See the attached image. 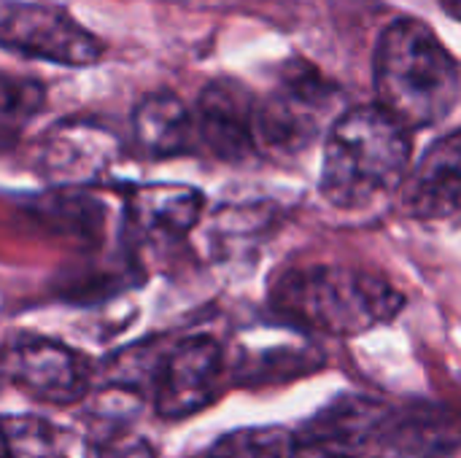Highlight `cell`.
Instances as JSON below:
<instances>
[{"label":"cell","instance_id":"5bb4252c","mask_svg":"<svg viewBox=\"0 0 461 458\" xmlns=\"http://www.w3.org/2000/svg\"><path fill=\"white\" fill-rule=\"evenodd\" d=\"M132 132L138 148L157 159L194 151L192 111L173 92L146 94L132 113Z\"/></svg>","mask_w":461,"mask_h":458},{"label":"cell","instance_id":"ffe728a7","mask_svg":"<svg viewBox=\"0 0 461 458\" xmlns=\"http://www.w3.org/2000/svg\"><path fill=\"white\" fill-rule=\"evenodd\" d=\"M443 5H446V11L451 13V16H459V0H440Z\"/></svg>","mask_w":461,"mask_h":458},{"label":"cell","instance_id":"d6986e66","mask_svg":"<svg viewBox=\"0 0 461 458\" xmlns=\"http://www.w3.org/2000/svg\"><path fill=\"white\" fill-rule=\"evenodd\" d=\"M289 435L281 429H240L211 443L197 458H286Z\"/></svg>","mask_w":461,"mask_h":458},{"label":"cell","instance_id":"52a82bcc","mask_svg":"<svg viewBox=\"0 0 461 458\" xmlns=\"http://www.w3.org/2000/svg\"><path fill=\"white\" fill-rule=\"evenodd\" d=\"M224 373V348L213 337L194 335L181 340L157 370V413L170 421L200 413L221 394Z\"/></svg>","mask_w":461,"mask_h":458},{"label":"cell","instance_id":"7a4b0ae2","mask_svg":"<svg viewBox=\"0 0 461 458\" xmlns=\"http://www.w3.org/2000/svg\"><path fill=\"white\" fill-rule=\"evenodd\" d=\"M411 157V132L386 111L378 105L348 108L327 138L321 194L343 211L367 208L402 186Z\"/></svg>","mask_w":461,"mask_h":458},{"label":"cell","instance_id":"7c38bea8","mask_svg":"<svg viewBox=\"0 0 461 458\" xmlns=\"http://www.w3.org/2000/svg\"><path fill=\"white\" fill-rule=\"evenodd\" d=\"M321 354L297 332H270L262 337H243L235 348L232 378L238 386H276L313 373Z\"/></svg>","mask_w":461,"mask_h":458},{"label":"cell","instance_id":"30bf717a","mask_svg":"<svg viewBox=\"0 0 461 458\" xmlns=\"http://www.w3.org/2000/svg\"><path fill=\"white\" fill-rule=\"evenodd\" d=\"M402 211L419 221H443L459 213L461 197V135L451 130L435 140L413 175L402 181Z\"/></svg>","mask_w":461,"mask_h":458},{"label":"cell","instance_id":"ba28073f","mask_svg":"<svg viewBox=\"0 0 461 458\" xmlns=\"http://www.w3.org/2000/svg\"><path fill=\"white\" fill-rule=\"evenodd\" d=\"M0 370L24 394L49 405H73L86 397L92 383V367L81 354L43 337H24L11 346Z\"/></svg>","mask_w":461,"mask_h":458},{"label":"cell","instance_id":"ac0fdd59","mask_svg":"<svg viewBox=\"0 0 461 458\" xmlns=\"http://www.w3.org/2000/svg\"><path fill=\"white\" fill-rule=\"evenodd\" d=\"M86 458H154V448L122 416L105 413L89 432Z\"/></svg>","mask_w":461,"mask_h":458},{"label":"cell","instance_id":"277c9868","mask_svg":"<svg viewBox=\"0 0 461 458\" xmlns=\"http://www.w3.org/2000/svg\"><path fill=\"white\" fill-rule=\"evenodd\" d=\"M338 86L311 62L289 59L265 100H257V148L300 154L321 132L338 103Z\"/></svg>","mask_w":461,"mask_h":458},{"label":"cell","instance_id":"9c48e42d","mask_svg":"<svg viewBox=\"0 0 461 458\" xmlns=\"http://www.w3.org/2000/svg\"><path fill=\"white\" fill-rule=\"evenodd\" d=\"M257 97L249 86L235 78L211 81L197 100L194 121V148L203 146L208 154L224 162H243L257 151L254 138Z\"/></svg>","mask_w":461,"mask_h":458},{"label":"cell","instance_id":"8992f818","mask_svg":"<svg viewBox=\"0 0 461 458\" xmlns=\"http://www.w3.org/2000/svg\"><path fill=\"white\" fill-rule=\"evenodd\" d=\"M392 424V410L370 397L343 394L289 432L286 458H359Z\"/></svg>","mask_w":461,"mask_h":458},{"label":"cell","instance_id":"4fadbf2b","mask_svg":"<svg viewBox=\"0 0 461 458\" xmlns=\"http://www.w3.org/2000/svg\"><path fill=\"white\" fill-rule=\"evenodd\" d=\"M203 194L186 184H143L127 194L130 224L149 238H184L203 213Z\"/></svg>","mask_w":461,"mask_h":458},{"label":"cell","instance_id":"9a60e30c","mask_svg":"<svg viewBox=\"0 0 461 458\" xmlns=\"http://www.w3.org/2000/svg\"><path fill=\"white\" fill-rule=\"evenodd\" d=\"M43 84L24 76L0 73V151L11 148L22 138L30 121L43 111Z\"/></svg>","mask_w":461,"mask_h":458},{"label":"cell","instance_id":"5b68a950","mask_svg":"<svg viewBox=\"0 0 461 458\" xmlns=\"http://www.w3.org/2000/svg\"><path fill=\"white\" fill-rule=\"evenodd\" d=\"M0 49L65 67L103 59V40L65 8L27 0H0Z\"/></svg>","mask_w":461,"mask_h":458},{"label":"cell","instance_id":"8fae6325","mask_svg":"<svg viewBox=\"0 0 461 458\" xmlns=\"http://www.w3.org/2000/svg\"><path fill=\"white\" fill-rule=\"evenodd\" d=\"M119 157L113 132L95 121H65L54 127L41 151V170L57 184H84L97 178Z\"/></svg>","mask_w":461,"mask_h":458},{"label":"cell","instance_id":"2e32d148","mask_svg":"<svg viewBox=\"0 0 461 458\" xmlns=\"http://www.w3.org/2000/svg\"><path fill=\"white\" fill-rule=\"evenodd\" d=\"M454 429L408 421L397 429L389 424V429L378 440V454L373 458H454Z\"/></svg>","mask_w":461,"mask_h":458},{"label":"cell","instance_id":"3957f363","mask_svg":"<svg viewBox=\"0 0 461 458\" xmlns=\"http://www.w3.org/2000/svg\"><path fill=\"white\" fill-rule=\"evenodd\" d=\"M273 302L294 327L354 337L389 324L405 300L375 273L343 265H311L286 273L276 286Z\"/></svg>","mask_w":461,"mask_h":458},{"label":"cell","instance_id":"6da1fadb","mask_svg":"<svg viewBox=\"0 0 461 458\" xmlns=\"http://www.w3.org/2000/svg\"><path fill=\"white\" fill-rule=\"evenodd\" d=\"M373 78L375 105L408 132L446 121L459 105V62L419 19H397L381 32Z\"/></svg>","mask_w":461,"mask_h":458},{"label":"cell","instance_id":"e0dca14e","mask_svg":"<svg viewBox=\"0 0 461 458\" xmlns=\"http://www.w3.org/2000/svg\"><path fill=\"white\" fill-rule=\"evenodd\" d=\"M0 445L5 458H68L59 429L38 416L0 418Z\"/></svg>","mask_w":461,"mask_h":458}]
</instances>
